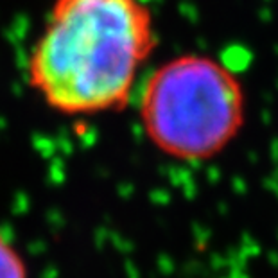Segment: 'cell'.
Returning a JSON list of instances; mask_svg holds the SVG:
<instances>
[{
  "label": "cell",
  "instance_id": "6da1fadb",
  "mask_svg": "<svg viewBox=\"0 0 278 278\" xmlns=\"http://www.w3.org/2000/svg\"><path fill=\"white\" fill-rule=\"evenodd\" d=\"M158 45L145 0H52L25 61V83L69 119L117 113L135 99Z\"/></svg>",
  "mask_w": 278,
  "mask_h": 278
},
{
  "label": "cell",
  "instance_id": "7a4b0ae2",
  "mask_svg": "<svg viewBox=\"0 0 278 278\" xmlns=\"http://www.w3.org/2000/svg\"><path fill=\"white\" fill-rule=\"evenodd\" d=\"M246 92L228 65L181 52L142 77L137 113L142 133L165 158L203 164L226 151L246 124Z\"/></svg>",
  "mask_w": 278,
  "mask_h": 278
},
{
  "label": "cell",
  "instance_id": "3957f363",
  "mask_svg": "<svg viewBox=\"0 0 278 278\" xmlns=\"http://www.w3.org/2000/svg\"><path fill=\"white\" fill-rule=\"evenodd\" d=\"M0 278H29V269L15 244L0 230Z\"/></svg>",
  "mask_w": 278,
  "mask_h": 278
}]
</instances>
